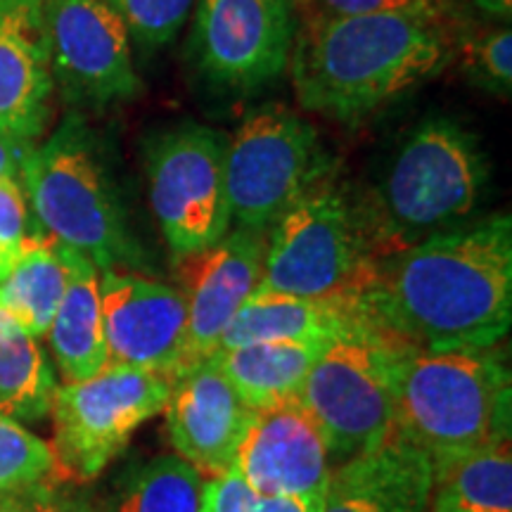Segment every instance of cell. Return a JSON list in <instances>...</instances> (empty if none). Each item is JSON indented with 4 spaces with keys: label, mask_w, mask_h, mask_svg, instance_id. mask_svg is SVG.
Instances as JSON below:
<instances>
[{
    "label": "cell",
    "mask_w": 512,
    "mask_h": 512,
    "mask_svg": "<svg viewBox=\"0 0 512 512\" xmlns=\"http://www.w3.org/2000/svg\"><path fill=\"white\" fill-rule=\"evenodd\" d=\"M57 477L60 475L48 441L0 413V501Z\"/></svg>",
    "instance_id": "26"
},
{
    "label": "cell",
    "mask_w": 512,
    "mask_h": 512,
    "mask_svg": "<svg viewBox=\"0 0 512 512\" xmlns=\"http://www.w3.org/2000/svg\"><path fill=\"white\" fill-rule=\"evenodd\" d=\"M230 470L261 494L323 503L335 465L316 420L297 401L254 413Z\"/></svg>",
    "instance_id": "15"
},
{
    "label": "cell",
    "mask_w": 512,
    "mask_h": 512,
    "mask_svg": "<svg viewBox=\"0 0 512 512\" xmlns=\"http://www.w3.org/2000/svg\"><path fill=\"white\" fill-rule=\"evenodd\" d=\"M192 55L219 86L259 88L285 74L297 34L290 0H197Z\"/></svg>",
    "instance_id": "12"
},
{
    "label": "cell",
    "mask_w": 512,
    "mask_h": 512,
    "mask_svg": "<svg viewBox=\"0 0 512 512\" xmlns=\"http://www.w3.org/2000/svg\"><path fill=\"white\" fill-rule=\"evenodd\" d=\"M472 72L484 86L508 95L512 83V34L510 29H496L475 41L470 50Z\"/></svg>",
    "instance_id": "32"
},
{
    "label": "cell",
    "mask_w": 512,
    "mask_h": 512,
    "mask_svg": "<svg viewBox=\"0 0 512 512\" xmlns=\"http://www.w3.org/2000/svg\"><path fill=\"white\" fill-rule=\"evenodd\" d=\"M64 479H48L0 501V512H91V501Z\"/></svg>",
    "instance_id": "31"
},
{
    "label": "cell",
    "mask_w": 512,
    "mask_h": 512,
    "mask_svg": "<svg viewBox=\"0 0 512 512\" xmlns=\"http://www.w3.org/2000/svg\"><path fill=\"white\" fill-rule=\"evenodd\" d=\"M128 29L131 43L140 48H162L188 22L197 0H105Z\"/></svg>",
    "instance_id": "27"
},
{
    "label": "cell",
    "mask_w": 512,
    "mask_h": 512,
    "mask_svg": "<svg viewBox=\"0 0 512 512\" xmlns=\"http://www.w3.org/2000/svg\"><path fill=\"white\" fill-rule=\"evenodd\" d=\"M67 280L64 245L46 233L31 240L0 275V306H5L24 330L43 337L62 302Z\"/></svg>",
    "instance_id": "22"
},
{
    "label": "cell",
    "mask_w": 512,
    "mask_h": 512,
    "mask_svg": "<svg viewBox=\"0 0 512 512\" xmlns=\"http://www.w3.org/2000/svg\"><path fill=\"white\" fill-rule=\"evenodd\" d=\"M512 380L503 351H406L396 396V434L432 467L510 439Z\"/></svg>",
    "instance_id": "3"
},
{
    "label": "cell",
    "mask_w": 512,
    "mask_h": 512,
    "mask_svg": "<svg viewBox=\"0 0 512 512\" xmlns=\"http://www.w3.org/2000/svg\"><path fill=\"white\" fill-rule=\"evenodd\" d=\"M323 503L261 494L233 470L204 482L202 512H320Z\"/></svg>",
    "instance_id": "29"
},
{
    "label": "cell",
    "mask_w": 512,
    "mask_h": 512,
    "mask_svg": "<svg viewBox=\"0 0 512 512\" xmlns=\"http://www.w3.org/2000/svg\"><path fill=\"white\" fill-rule=\"evenodd\" d=\"M330 171L309 121L278 105L254 110L228 138L230 219L238 228L268 230Z\"/></svg>",
    "instance_id": "9"
},
{
    "label": "cell",
    "mask_w": 512,
    "mask_h": 512,
    "mask_svg": "<svg viewBox=\"0 0 512 512\" xmlns=\"http://www.w3.org/2000/svg\"><path fill=\"white\" fill-rule=\"evenodd\" d=\"M53 91L43 0H0V131L36 140Z\"/></svg>",
    "instance_id": "17"
},
{
    "label": "cell",
    "mask_w": 512,
    "mask_h": 512,
    "mask_svg": "<svg viewBox=\"0 0 512 512\" xmlns=\"http://www.w3.org/2000/svg\"><path fill=\"white\" fill-rule=\"evenodd\" d=\"M19 181L36 221L62 245L88 256L100 271L136 264L138 245L105 152L81 117H67L31 150Z\"/></svg>",
    "instance_id": "5"
},
{
    "label": "cell",
    "mask_w": 512,
    "mask_h": 512,
    "mask_svg": "<svg viewBox=\"0 0 512 512\" xmlns=\"http://www.w3.org/2000/svg\"><path fill=\"white\" fill-rule=\"evenodd\" d=\"M475 3L484 12H491V15H496V17L508 19L512 12V0H475Z\"/></svg>",
    "instance_id": "34"
},
{
    "label": "cell",
    "mask_w": 512,
    "mask_h": 512,
    "mask_svg": "<svg viewBox=\"0 0 512 512\" xmlns=\"http://www.w3.org/2000/svg\"><path fill=\"white\" fill-rule=\"evenodd\" d=\"M55 387L46 351L0 306V413L17 422L43 420Z\"/></svg>",
    "instance_id": "25"
},
{
    "label": "cell",
    "mask_w": 512,
    "mask_h": 512,
    "mask_svg": "<svg viewBox=\"0 0 512 512\" xmlns=\"http://www.w3.org/2000/svg\"><path fill=\"white\" fill-rule=\"evenodd\" d=\"M432 460L392 434L332 470L320 512H430Z\"/></svg>",
    "instance_id": "18"
},
{
    "label": "cell",
    "mask_w": 512,
    "mask_h": 512,
    "mask_svg": "<svg viewBox=\"0 0 512 512\" xmlns=\"http://www.w3.org/2000/svg\"><path fill=\"white\" fill-rule=\"evenodd\" d=\"M294 17L299 22L370 15H403L420 17L446 24L451 3L448 0H290Z\"/></svg>",
    "instance_id": "28"
},
{
    "label": "cell",
    "mask_w": 512,
    "mask_h": 512,
    "mask_svg": "<svg viewBox=\"0 0 512 512\" xmlns=\"http://www.w3.org/2000/svg\"><path fill=\"white\" fill-rule=\"evenodd\" d=\"M204 482L181 456H157L119 472L91 512H202Z\"/></svg>",
    "instance_id": "23"
},
{
    "label": "cell",
    "mask_w": 512,
    "mask_h": 512,
    "mask_svg": "<svg viewBox=\"0 0 512 512\" xmlns=\"http://www.w3.org/2000/svg\"><path fill=\"white\" fill-rule=\"evenodd\" d=\"M430 512H512L510 439L432 467Z\"/></svg>",
    "instance_id": "24"
},
{
    "label": "cell",
    "mask_w": 512,
    "mask_h": 512,
    "mask_svg": "<svg viewBox=\"0 0 512 512\" xmlns=\"http://www.w3.org/2000/svg\"><path fill=\"white\" fill-rule=\"evenodd\" d=\"M36 143L0 131V178H22V169Z\"/></svg>",
    "instance_id": "33"
},
{
    "label": "cell",
    "mask_w": 512,
    "mask_h": 512,
    "mask_svg": "<svg viewBox=\"0 0 512 512\" xmlns=\"http://www.w3.org/2000/svg\"><path fill=\"white\" fill-rule=\"evenodd\" d=\"M169 392V375L124 366L57 384L50 403L57 475L76 486L98 479L138 427L164 411Z\"/></svg>",
    "instance_id": "8"
},
{
    "label": "cell",
    "mask_w": 512,
    "mask_h": 512,
    "mask_svg": "<svg viewBox=\"0 0 512 512\" xmlns=\"http://www.w3.org/2000/svg\"><path fill=\"white\" fill-rule=\"evenodd\" d=\"M46 235L19 178H0V275L31 240Z\"/></svg>",
    "instance_id": "30"
},
{
    "label": "cell",
    "mask_w": 512,
    "mask_h": 512,
    "mask_svg": "<svg viewBox=\"0 0 512 512\" xmlns=\"http://www.w3.org/2000/svg\"><path fill=\"white\" fill-rule=\"evenodd\" d=\"M53 81L64 100L107 107L143 88L133 64L131 36L105 0H43Z\"/></svg>",
    "instance_id": "11"
},
{
    "label": "cell",
    "mask_w": 512,
    "mask_h": 512,
    "mask_svg": "<svg viewBox=\"0 0 512 512\" xmlns=\"http://www.w3.org/2000/svg\"><path fill=\"white\" fill-rule=\"evenodd\" d=\"M330 342H256L216 351L209 361L252 411L297 403L309 370Z\"/></svg>",
    "instance_id": "21"
},
{
    "label": "cell",
    "mask_w": 512,
    "mask_h": 512,
    "mask_svg": "<svg viewBox=\"0 0 512 512\" xmlns=\"http://www.w3.org/2000/svg\"><path fill=\"white\" fill-rule=\"evenodd\" d=\"M266 230L235 228L207 249L178 256L176 278L188 304L183 368L207 361L223 332L264 280Z\"/></svg>",
    "instance_id": "14"
},
{
    "label": "cell",
    "mask_w": 512,
    "mask_h": 512,
    "mask_svg": "<svg viewBox=\"0 0 512 512\" xmlns=\"http://www.w3.org/2000/svg\"><path fill=\"white\" fill-rule=\"evenodd\" d=\"M358 297L375 325L415 349L498 347L512 323L510 214L377 256Z\"/></svg>",
    "instance_id": "1"
},
{
    "label": "cell",
    "mask_w": 512,
    "mask_h": 512,
    "mask_svg": "<svg viewBox=\"0 0 512 512\" xmlns=\"http://www.w3.org/2000/svg\"><path fill=\"white\" fill-rule=\"evenodd\" d=\"M377 256L366 207H356L330 171L266 230L259 287L299 297L358 294Z\"/></svg>",
    "instance_id": "7"
},
{
    "label": "cell",
    "mask_w": 512,
    "mask_h": 512,
    "mask_svg": "<svg viewBox=\"0 0 512 512\" xmlns=\"http://www.w3.org/2000/svg\"><path fill=\"white\" fill-rule=\"evenodd\" d=\"M448 60L446 24L370 15L299 22L290 69L302 107L356 121L437 76Z\"/></svg>",
    "instance_id": "2"
},
{
    "label": "cell",
    "mask_w": 512,
    "mask_h": 512,
    "mask_svg": "<svg viewBox=\"0 0 512 512\" xmlns=\"http://www.w3.org/2000/svg\"><path fill=\"white\" fill-rule=\"evenodd\" d=\"M366 320L358 294L299 297L259 287L230 320L216 351L256 342H332Z\"/></svg>",
    "instance_id": "19"
},
{
    "label": "cell",
    "mask_w": 512,
    "mask_h": 512,
    "mask_svg": "<svg viewBox=\"0 0 512 512\" xmlns=\"http://www.w3.org/2000/svg\"><path fill=\"white\" fill-rule=\"evenodd\" d=\"M228 136L181 124L147 150L155 219L174 259L216 245L233 226L226 185Z\"/></svg>",
    "instance_id": "10"
},
{
    "label": "cell",
    "mask_w": 512,
    "mask_h": 512,
    "mask_svg": "<svg viewBox=\"0 0 512 512\" xmlns=\"http://www.w3.org/2000/svg\"><path fill=\"white\" fill-rule=\"evenodd\" d=\"M486 183L489 162L477 136L446 117L422 121L366 207L380 256L460 226L477 209Z\"/></svg>",
    "instance_id": "4"
},
{
    "label": "cell",
    "mask_w": 512,
    "mask_h": 512,
    "mask_svg": "<svg viewBox=\"0 0 512 512\" xmlns=\"http://www.w3.org/2000/svg\"><path fill=\"white\" fill-rule=\"evenodd\" d=\"M164 411L166 434L178 456L211 477L230 470L256 413L209 358L171 375Z\"/></svg>",
    "instance_id": "16"
},
{
    "label": "cell",
    "mask_w": 512,
    "mask_h": 512,
    "mask_svg": "<svg viewBox=\"0 0 512 512\" xmlns=\"http://www.w3.org/2000/svg\"><path fill=\"white\" fill-rule=\"evenodd\" d=\"M411 344L373 320L332 339L306 377L299 403L328 441L332 463L363 456L396 432L401 363Z\"/></svg>",
    "instance_id": "6"
},
{
    "label": "cell",
    "mask_w": 512,
    "mask_h": 512,
    "mask_svg": "<svg viewBox=\"0 0 512 512\" xmlns=\"http://www.w3.org/2000/svg\"><path fill=\"white\" fill-rule=\"evenodd\" d=\"M69 280L48 328V344L67 382H81L107 368L102 330L100 273L88 256L64 245Z\"/></svg>",
    "instance_id": "20"
},
{
    "label": "cell",
    "mask_w": 512,
    "mask_h": 512,
    "mask_svg": "<svg viewBox=\"0 0 512 512\" xmlns=\"http://www.w3.org/2000/svg\"><path fill=\"white\" fill-rule=\"evenodd\" d=\"M107 366L174 375L183 368L188 304L178 287L136 273H100Z\"/></svg>",
    "instance_id": "13"
}]
</instances>
